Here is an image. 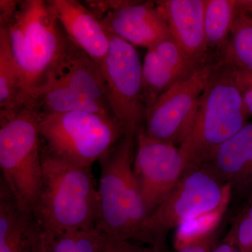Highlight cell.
Returning a JSON list of instances; mask_svg holds the SVG:
<instances>
[{"instance_id":"1","label":"cell","mask_w":252,"mask_h":252,"mask_svg":"<svg viewBox=\"0 0 252 252\" xmlns=\"http://www.w3.org/2000/svg\"><path fill=\"white\" fill-rule=\"evenodd\" d=\"M3 28L21 77L24 107L32 105L38 91L56 75L72 41L44 0L21 1Z\"/></svg>"},{"instance_id":"2","label":"cell","mask_w":252,"mask_h":252,"mask_svg":"<svg viewBox=\"0 0 252 252\" xmlns=\"http://www.w3.org/2000/svg\"><path fill=\"white\" fill-rule=\"evenodd\" d=\"M42 181L32 214L44 233L94 228L98 189L91 168L79 166L41 149Z\"/></svg>"},{"instance_id":"3","label":"cell","mask_w":252,"mask_h":252,"mask_svg":"<svg viewBox=\"0 0 252 252\" xmlns=\"http://www.w3.org/2000/svg\"><path fill=\"white\" fill-rule=\"evenodd\" d=\"M135 132H127L98 160L100 178L96 228L106 238L150 246L147 210L134 175Z\"/></svg>"},{"instance_id":"4","label":"cell","mask_w":252,"mask_h":252,"mask_svg":"<svg viewBox=\"0 0 252 252\" xmlns=\"http://www.w3.org/2000/svg\"><path fill=\"white\" fill-rule=\"evenodd\" d=\"M233 67L220 59L204 90L193 124L181 144L185 170L205 165L220 146L248 124Z\"/></svg>"},{"instance_id":"5","label":"cell","mask_w":252,"mask_h":252,"mask_svg":"<svg viewBox=\"0 0 252 252\" xmlns=\"http://www.w3.org/2000/svg\"><path fill=\"white\" fill-rule=\"evenodd\" d=\"M39 120L31 107L0 111L1 180L18 206L32 213L42 181Z\"/></svg>"},{"instance_id":"6","label":"cell","mask_w":252,"mask_h":252,"mask_svg":"<svg viewBox=\"0 0 252 252\" xmlns=\"http://www.w3.org/2000/svg\"><path fill=\"white\" fill-rule=\"evenodd\" d=\"M230 184L223 183L207 167L185 170L177 185L144 222L150 246L166 252L170 230L194 220H222L233 195Z\"/></svg>"},{"instance_id":"7","label":"cell","mask_w":252,"mask_h":252,"mask_svg":"<svg viewBox=\"0 0 252 252\" xmlns=\"http://www.w3.org/2000/svg\"><path fill=\"white\" fill-rule=\"evenodd\" d=\"M39 131L48 152L86 168L127 133L113 116L84 112L40 114Z\"/></svg>"},{"instance_id":"8","label":"cell","mask_w":252,"mask_h":252,"mask_svg":"<svg viewBox=\"0 0 252 252\" xmlns=\"http://www.w3.org/2000/svg\"><path fill=\"white\" fill-rule=\"evenodd\" d=\"M108 35V51L97 67L109 106L126 132L137 133L147 113L140 56L135 46L111 33Z\"/></svg>"},{"instance_id":"9","label":"cell","mask_w":252,"mask_h":252,"mask_svg":"<svg viewBox=\"0 0 252 252\" xmlns=\"http://www.w3.org/2000/svg\"><path fill=\"white\" fill-rule=\"evenodd\" d=\"M217 63L210 57L160 94L146 113V134L180 147L193 124L200 97Z\"/></svg>"},{"instance_id":"10","label":"cell","mask_w":252,"mask_h":252,"mask_svg":"<svg viewBox=\"0 0 252 252\" xmlns=\"http://www.w3.org/2000/svg\"><path fill=\"white\" fill-rule=\"evenodd\" d=\"M134 175L150 215L177 185L185 171L179 147L152 138L143 126L136 133Z\"/></svg>"},{"instance_id":"11","label":"cell","mask_w":252,"mask_h":252,"mask_svg":"<svg viewBox=\"0 0 252 252\" xmlns=\"http://www.w3.org/2000/svg\"><path fill=\"white\" fill-rule=\"evenodd\" d=\"M202 64L189 58L172 35L147 49L142 64L143 94L147 110L160 94L195 72Z\"/></svg>"},{"instance_id":"12","label":"cell","mask_w":252,"mask_h":252,"mask_svg":"<svg viewBox=\"0 0 252 252\" xmlns=\"http://www.w3.org/2000/svg\"><path fill=\"white\" fill-rule=\"evenodd\" d=\"M104 29L134 46L152 47L171 36L165 18L155 1L128 4L109 13L100 21Z\"/></svg>"},{"instance_id":"13","label":"cell","mask_w":252,"mask_h":252,"mask_svg":"<svg viewBox=\"0 0 252 252\" xmlns=\"http://www.w3.org/2000/svg\"><path fill=\"white\" fill-rule=\"evenodd\" d=\"M47 4L69 40L98 66L109 45L108 33L100 21L77 0H49Z\"/></svg>"},{"instance_id":"14","label":"cell","mask_w":252,"mask_h":252,"mask_svg":"<svg viewBox=\"0 0 252 252\" xmlns=\"http://www.w3.org/2000/svg\"><path fill=\"white\" fill-rule=\"evenodd\" d=\"M182 51L195 63L210 58L204 29L205 0H163L155 1Z\"/></svg>"},{"instance_id":"15","label":"cell","mask_w":252,"mask_h":252,"mask_svg":"<svg viewBox=\"0 0 252 252\" xmlns=\"http://www.w3.org/2000/svg\"><path fill=\"white\" fill-rule=\"evenodd\" d=\"M204 166L230 184L233 192L247 198L252 195V123L220 146Z\"/></svg>"},{"instance_id":"16","label":"cell","mask_w":252,"mask_h":252,"mask_svg":"<svg viewBox=\"0 0 252 252\" xmlns=\"http://www.w3.org/2000/svg\"><path fill=\"white\" fill-rule=\"evenodd\" d=\"M0 252H43L42 230L0 180Z\"/></svg>"},{"instance_id":"17","label":"cell","mask_w":252,"mask_h":252,"mask_svg":"<svg viewBox=\"0 0 252 252\" xmlns=\"http://www.w3.org/2000/svg\"><path fill=\"white\" fill-rule=\"evenodd\" d=\"M50 81L69 86L110 109L98 67L91 57L72 42L59 70Z\"/></svg>"},{"instance_id":"18","label":"cell","mask_w":252,"mask_h":252,"mask_svg":"<svg viewBox=\"0 0 252 252\" xmlns=\"http://www.w3.org/2000/svg\"><path fill=\"white\" fill-rule=\"evenodd\" d=\"M33 104L40 114L84 112L114 117L105 104L56 81H50L38 91Z\"/></svg>"},{"instance_id":"19","label":"cell","mask_w":252,"mask_h":252,"mask_svg":"<svg viewBox=\"0 0 252 252\" xmlns=\"http://www.w3.org/2000/svg\"><path fill=\"white\" fill-rule=\"evenodd\" d=\"M238 11V1L205 0L204 29L208 51L223 52Z\"/></svg>"},{"instance_id":"20","label":"cell","mask_w":252,"mask_h":252,"mask_svg":"<svg viewBox=\"0 0 252 252\" xmlns=\"http://www.w3.org/2000/svg\"><path fill=\"white\" fill-rule=\"evenodd\" d=\"M24 107L21 77L6 28L0 27V111Z\"/></svg>"},{"instance_id":"21","label":"cell","mask_w":252,"mask_h":252,"mask_svg":"<svg viewBox=\"0 0 252 252\" xmlns=\"http://www.w3.org/2000/svg\"><path fill=\"white\" fill-rule=\"evenodd\" d=\"M221 59L234 67L252 69V13L238 7Z\"/></svg>"},{"instance_id":"22","label":"cell","mask_w":252,"mask_h":252,"mask_svg":"<svg viewBox=\"0 0 252 252\" xmlns=\"http://www.w3.org/2000/svg\"><path fill=\"white\" fill-rule=\"evenodd\" d=\"M43 252H102L106 237L98 229L48 233L42 231Z\"/></svg>"},{"instance_id":"23","label":"cell","mask_w":252,"mask_h":252,"mask_svg":"<svg viewBox=\"0 0 252 252\" xmlns=\"http://www.w3.org/2000/svg\"><path fill=\"white\" fill-rule=\"evenodd\" d=\"M232 230L240 252H252V195H250L241 212L238 214Z\"/></svg>"},{"instance_id":"24","label":"cell","mask_w":252,"mask_h":252,"mask_svg":"<svg viewBox=\"0 0 252 252\" xmlns=\"http://www.w3.org/2000/svg\"><path fill=\"white\" fill-rule=\"evenodd\" d=\"M233 67L235 81L241 94L244 105L249 116H252V69L234 66Z\"/></svg>"},{"instance_id":"25","label":"cell","mask_w":252,"mask_h":252,"mask_svg":"<svg viewBox=\"0 0 252 252\" xmlns=\"http://www.w3.org/2000/svg\"><path fill=\"white\" fill-rule=\"evenodd\" d=\"M220 228L194 240L182 248L175 250V252H212L220 243Z\"/></svg>"},{"instance_id":"26","label":"cell","mask_w":252,"mask_h":252,"mask_svg":"<svg viewBox=\"0 0 252 252\" xmlns=\"http://www.w3.org/2000/svg\"><path fill=\"white\" fill-rule=\"evenodd\" d=\"M102 252H166L151 246H142L127 240H113L106 238Z\"/></svg>"},{"instance_id":"27","label":"cell","mask_w":252,"mask_h":252,"mask_svg":"<svg viewBox=\"0 0 252 252\" xmlns=\"http://www.w3.org/2000/svg\"><path fill=\"white\" fill-rule=\"evenodd\" d=\"M131 1H111V0H102V1H84L83 3L86 7L90 10L91 12L95 16L99 21H101L109 13L124 7Z\"/></svg>"},{"instance_id":"28","label":"cell","mask_w":252,"mask_h":252,"mask_svg":"<svg viewBox=\"0 0 252 252\" xmlns=\"http://www.w3.org/2000/svg\"><path fill=\"white\" fill-rule=\"evenodd\" d=\"M17 0H0V27H6L21 5Z\"/></svg>"},{"instance_id":"29","label":"cell","mask_w":252,"mask_h":252,"mask_svg":"<svg viewBox=\"0 0 252 252\" xmlns=\"http://www.w3.org/2000/svg\"><path fill=\"white\" fill-rule=\"evenodd\" d=\"M212 252H240L234 242L228 238L220 240Z\"/></svg>"},{"instance_id":"30","label":"cell","mask_w":252,"mask_h":252,"mask_svg":"<svg viewBox=\"0 0 252 252\" xmlns=\"http://www.w3.org/2000/svg\"><path fill=\"white\" fill-rule=\"evenodd\" d=\"M228 238L231 239V240H233V242H234L235 245H236V243H235V235H234V233H233V230H232L231 229H230L229 231H228V233H227L226 235H225V236L223 238ZM236 246H237V245H236Z\"/></svg>"}]
</instances>
